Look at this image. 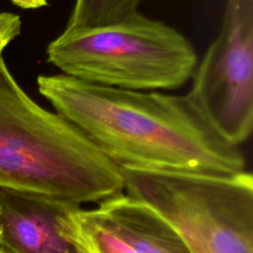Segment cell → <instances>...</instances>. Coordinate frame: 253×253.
<instances>
[{
    "instance_id": "6da1fadb",
    "label": "cell",
    "mask_w": 253,
    "mask_h": 253,
    "mask_svg": "<svg viewBox=\"0 0 253 253\" xmlns=\"http://www.w3.org/2000/svg\"><path fill=\"white\" fill-rule=\"evenodd\" d=\"M40 94L119 167L233 175L240 146L224 140L187 94L132 91L64 74L40 75Z\"/></svg>"
},
{
    "instance_id": "7a4b0ae2",
    "label": "cell",
    "mask_w": 253,
    "mask_h": 253,
    "mask_svg": "<svg viewBox=\"0 0 253 253\" xmlns=\"http://www.w3.org/2000/svg\"><path fill=\"white\" fill-rule=\"evenodd\" d=\"M0 189L80 206L124 193L121 168L72 123L36 103L2 56Z\"/></svg>"
},
{
    "instance_id": "3957f363",
    "label": "cell",
    "mask_w": 253,
    "mask_h": 253,
    "mask_svg": "<svg viewBox=\"0 0 253 253\" xmlns=\"http://www.w3.org/2000/svg\"><path fill=\"white\" fill-rule=\"evenodd\" d=\"M46 61L81 81L132 91L178 89L199 62L184 34L139 11L102 27L65 28L48 43Z\"/></svg>"
},
{
    "instance_id": "277c9868",
    "label": "cell",
    "mask_w": 253,
    "mask_h": 253,
    "mask_svg": "<svg viewBox=\"0 0 253 253\" xmlns=\"http://www.w3.org/2000/svg\"><path fill=\"white\" fill-rule=\"evenodd\" d=\"M124 190L161 215L193 253H253V176L120 167Z\"/></svg>"
},
{
    "instance_id": "5b68a950",
    "label": "cell",
    "mask_w": 253,
    "mask_h": 253,
    "mask_svg": "<svg viewBox=\"0 0 253 253\" xmlns=\"http://www.w3.org/2000/svg\"><path fill=\"white\" fill-rule=\"evenodd\" d=\"M187 93L228 143L253 128V0H225L220 30L198 62Z\"/></svg>"
},
{
    "instance_id": "8992f818",
    "label": "cell",
    "mask_w": 253,
    "mask_h": 253,
    "mask_svg": "<svg viewBox=\"0 0 253 253\" xmlns=\"http://www.w3.org/2000/svg\"><path fill=\"white\" fill-rule=\"evenodd\" d=\"M80 205L0 189V245L10 253H83L66 235L64 222Z\"/></svg>"
},
{
    "instance_id": "52a82bcc",
    "label": "cell",
    "mask_w": 253,
    "mask_h": 253,
    "mask_svg": "<svg viewBox=\"0 0 253 253\" xmlns=\"http://www.w3.org/2000/svg\"><path fill=\"white\" fill-rule=\"evenodd\" d=\"M96 208L137 253H193L167 220L126 194L103 201Z\"/></svg>"
},
{
    "instance_id": "ba28073f",
    "label": "cell",
    "mask_w": 253,
    "mask_h": 253,
    "mask_svg": "<svg viewBox=\"0 0 253 253\" xmlns=\"http://www.w3.org/2000/svg\"><path fill=\"white\" fill-rule=\"evenodd\" d=\"M67 237L83 253H137L97 209L75 208L64 222Z\"/></svg>"
},
{
    "instance_id": "9c48e42d",
    "label": "cell",
    "mask_w": 253,
    "mask_h": 253,
    "mask_svg": "<svg viewBox=\"0 0 253 253\" xmlns=\"http://www.w3.org/2000/svg\"><path fill=\"white\" fill-rule=\"evenodd\" d=\"M141 0H75L65 28L110 25L138 11Z\"/></svg>"
},
{
    "instance_id": "30bf717a",
    "label": "cell",
    "mask_w": 253,
    "mask_h": 253,
    "mask_svg": "<svg viewBox=\"0 0 253 253\" xmlns=\"http://www.w3.org/2000/svg\"><path fill=\"white\" fill-rule=\"evenodd\" d=\"M21 18L12 13H0V57L7 44L21 33Z\"/></svg>"
},
{
    "instance_id": "8fae6325",
    "label": "cell",
    "mask_w": 253,
    "mask_h": 253,
    "mask_svg": "<svg viewBox=\"0 0 253 253\" xmlns=\"http://www.w3.org/2000/svg\"><path fill=\"white\" fill-rule=\"evenodd\" d=\"M16 6L23 9H38L47 5L46 0H10Z\"/></svg>"
},
{
    "instance_id": "7c38bea8",
    "label": "cell",
    "mask_w": 253,
    "mask_h": 253,
    "mask_svg": "<svg viewBox=\"0 0 253 253\" xmlns=\"http://www.w3.org/2000/svg\"><path fill=\"white\" fill-rule=\"evenodd\" d=\"M0 253H10L8 250H6L4 247H2L1 245H0Z\"/></svg>"
}]
</instances>
